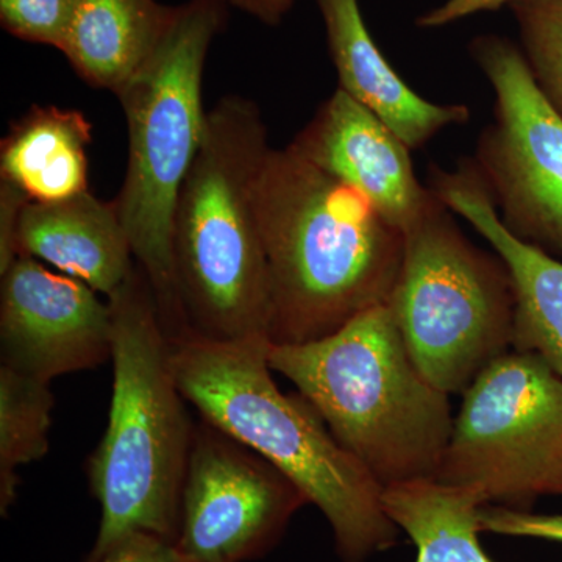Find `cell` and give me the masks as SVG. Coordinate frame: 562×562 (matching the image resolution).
Segmentation results:
<instances>
[{
    "mask_svg": "<svg viewBox=\"0 0 562 562\" xmlns=\"http://www.w3.org/2000/svg\"><path fill=\"white\" fill-rule=\"evenodd\" d=\"M106 301L113 313V395L105 432L85 465L102 513L85 562L98 561L133 532H150L176 546L195 422L173 375L171 341L154 292L138 265Z\"/></svg>",
    "mask_w": 562,
    "mask_h": 562,
    "instance_id": "3",
    "label": "cell"
},
{
    "mask_svg": "<svg viewBox=\"0 0 562 562\" xmlns=\"http://www.w3.org/2000/svg\"><path fill=\"white\" fill-rule=\"evenodd\" d=\"M55 397L50 383L0 366V514L9 517L20 469L49 452Z\"/></svg>",
    "mask_w": 562,
    "mask_h": 562,
    "instance_id": "19",
    "label": "cell"
},
{
    "mask_svg": "<svg viewBox=\"0 0 562 562\" xmlns=\"http://www.w3.org/2000/svg\"><path fill=\"white\" fill-rule=\"evenodd\" d=\"M225 7L227 0L180 5L161 46L114 94L128 132L127 171L114 202L169 341L190 335L173 266V217L205 135L203 70L211 43L227 21Z\"/></svg>",
    "mask_w": 562,
    "mask_h": 562,
    "instance_id": "6",
    "label": "cell"
},
{
    "mask_svg": "<svg viewBox=\"0 0 562 562\" xmlns=\"http://www.w3.org/2000/svg\"><path fill=\"white\" fill-rule=\"evenodd\" d=\"M79 0H0V24L14 38L61 52Z\"/></svg>",
    "mask_w": 562,
    "mask_h": 562,
    "instance_id": "21",
    "label": "cell"
},
{
    "mask_svg": "<svg viewBox=\"0 0 562 562\" xmlns=\"http://www.w3.org/2000/svg\"><path fill=\"white\" fill-rule=\"evenodd\" d=\"M303 492L261 454L201 416L194 422L181 492L176 549L188 562H249L266 557Z\"/></svg>",
    "mask_w": 562,
    "mask_h": 562,
    "instance_id": "10",
    "label": "cell"
},
{
    "mask_svg": "<svg viewBox=\"0 0 562 562\" xmlns=\"http://www.w3.org/2000/svg\"><path fill=\"white\" fill-rule=\"evenodd\" d=\"M512 9L532 79L562 117V0H522Z\"/></svg>",
    "mask_w": 562,
    "mask_h": 562,
    "instance_id": "20",
    "label": "cell"
},
{
    "mask_svg": "<svg viewBox=\"0 0 562 562\" xmlns=\"http://www.w3.org/2000/svg\"><path fill=\"white\" fill-rule=\"evenodd\" d=\"M383 505L416 547L414 562H495L480 541V512L487 505L482 492L417 479L384 487Z\"/></svg>",
    "mask_w": 562,
    "mask_h": 562,
    "instance_id": "18",
    "label": "cell"
},
{
    "mask_svg": "<svg viewBox=\"0 0 562 562\" xmlns=\"http://www.w3.org/2000/svg\"><path fill=\"white\" fill-rule=\"evenodd\" d=\"M428 188L469 222L508 268L516 299L513 349L536 355L562 376V260L508 232L472 158L458 162L453 171L430 166Z\"/></svg>",
    "mask_w": 562,
    "mask_h": 562,
    "instance_id": "13",
    "label": "cell"
},
{
    "mask_svg": "<svg viewBox=\"0 0 562 562\" xmlns=\"http://www.w3.org/2000/svg\"><path fill=\"white\" fill-rule=\"evenodd\" d=\"M291 149L360 192L402 233L432 194L417 179L412 150L372 111L336 90L297 133Z\"/></svg>",
    "mask_w": 562,
    "mask_h": 562,
    "instance_id": "12",
    "label": "cell"
},
{
    "mask_svg": "<svg viewBox=\"0 0 562 562\" xmlns=\"http://www.w3.org/2000/svg\"><path fill=\"white\" fill-rule=\"evenodd\" d=\"M91 140L92 124L80 110L33 105L0 143V179L33 203L90 191Z\"/></svg>",
    "mask_w": 562,
    "mask_h": 562,
    "instance_id": "17",
    "label": "cell"
},
{
    "mask_svg": "<svg viewBox=\"0 0 562 562\" xmlns=\"http://www.w3.org/2000/svg\"><path fill=\"white\" fill-rule=\"evenodd\" d=\"M268 360L383 490L436 479L453 430L450 395L422 375L390 306L317 341L271 342Z\"/></svg>",
    "mask_w": 562,
    "mask_h": 562,
    "instance_id": "5",
    "label": "cell"
},
{
    "mask_svg": "<svg viewBox=\"0 0 562 562\" xmlns=\"http://www.w3.org/2000/svg\"><path fill=\"white\" fill-rule=\"evenodd\" d=\"M269 339L171 341L173 375L198 416L283 472L316 506L342 562H366L397 543L383 487L347 452L303 395L283 394L269 366Z\"/></svg>",
    "mask_w": 562,
    "mask_h": 562,
    "instance_id": "2",
    "label": "cell"
},
{
    "mask_svg": "<svg viewBox=\"0 0 562 562\" xmlns=\"http://www.w3.org/2000/svg\"><path fill=\"white\" fill-rule=\"evenodd\" d=\"M403 236L402 268L386 305L422 375L446 394H464L513 349L512 276L494 250L464 235L435 194Z\"/></svg>",
    "mask_w": 562,
    "mask_h": 562,
    "instance_id": "7",
    "label": "cell"
},
{
    "mask_svg": "<svg viewBox=\"0 0 562 562\" xmlns=\"http://www.w3.org/2000/svg\"><path fill=\"white\" fill-rule=\"evenodd\" d=\"M236 9L246 11L268 25H279L290 13L294 0H227Z\"/></svg>",
    "mask_w": 562,
    "mask_h": 562,
    "instance_id": "26",
    "label": "cell"
},
{
    "mask_svg": "<svg viewBox=\"0 0 562 562\" xmlns=\"http://www.w3.org/2000/svg\"><path fill=\"white\" fill-rule=\"evenodd\" d=\"M18 257L47 262L110 299L135 272L116 202L81 192L60 202H29L18 231Z\"/></svg>",
    "mask_w": 562,
    "mask_h": 562,
    "instance_id": "15",
    "label": "cell"
},
{
    "mask_svg": "<svg viewBox=\"0 0 562 562\" xmlns=\"http://www.w3.org/2000/svg\"><path fill=\"white\" fill-rule=\"evenodd\" d=\"M260 106L221 99L173 217V266L190 333L220 342L269 339L271 292L257 214L269 150Z\"/></svg>",
    "mask_w": 562,
    "mask_h": 562,
    "instance_id": "4",
    "label": "cell"
},
{
    "mask_svg": "<svg viewBox=\"0 0 562 562\" xmlns=\"http://www.w3.org/2000/svg\"><path fill=\"white\" fill-rule=\"evenodd\" d=\"M172 542L150 532H133L94 562H180Z\"/></svg>",
    "mask_w": 562,
    "mask_h": 562,
    "instance_id": "23",
    "label": "cell"
},
{
    "mask_svg": "<svg viewBox=\"0 0 562 562\" xmlns=\"http://www.w3.org/2000/svg\"><path fill=\"white\" fill-rule=\"evenodd\" d=\"M269 341H317L386 305L405 236L360 192L291 149H271L257 184Z\"/></svg>",
    "mask_w": 562,
    "mask_h": 562,
    "instance_id": "1",
    "label": "cell"
},
{
    "mask_svg": "<svg viewBox=\"0 0 562 562\" xmlns=\"http://www.w3.org/2000/svg\"><path fill=\"white\" fill-rule=\"evenodd\" d=\"M480 527L482 532L492 535L562 543V513L538 514L484 505L480 512Z\"/></svg>",
    "mask_w": 562,
    "mask_h": 562,
    "instance_id": "22",
    "label": "cell"
},
{
    "mask_svg": "<svg viewBox=\"0 0 562 562\" xmlns=\"http://www.w3.org/2000/svg\"><path fill=\"white\" fill-rule=\"evenodd\" d=\"M316 2L339 90L372 111L409 150H419L446 128L471 120L469 106L427 101L398 76L366 27L358 0Z\"/></svg>",
    "mask_w": 562,
    "mask_h": 562,
    "instance_id": "14",
    "label": "cell"
},
{
    "mask_svg": "<svg viewBox=\"0 0 562 562\" xmlns=\"http://www.w3.org/2000/svg\"><path fill=\"white\" fill-rule=\"evenodd\" d=\"M179 9L157 0H79L61 52L81 80L116 94L161 46Z\"/></svg>",
    "mask_w": 562,
    "mask_h": 562,
    "instance_id": "16",
    "label": "cell"
},
{
    "mask_svg": "<svg viewBox=\"0 0 562 562\" xmlns=\"http://www.w3.org/2000/svg\"><path fill=\"white\" fill-rule=\"evenodd\" d=\"M0 277V366L50 383L111 361L113 313L98 291L27 257Z\"/></svg>",
    "mask_w": 562,
    "mask_h": 562,
    "instance_id": "11",
    "label": "cell"
},
{
    "mask_svg": "<svg viewBox=\"0 0 562 562\" xmlns=\"http://www.w3.org/2000/svg\"><path fill=\"white\" fill-rule=\"evenodd\" d=\"M469 50L494 91V120L472 158L476 173L508 232L562 260V117L513 41L482 35Z\"/></svg>",
    "mask_w": 562,
    "mask_h": 562,
    "instance_id": "9",
    "label": "cell"
},
{
    "mask_svg": "<svg viewBox=\"0 0 562 562\" xmlns=\"http://www.w3.org/2000/svg\"><path fill=\"white\" fill-rule=\"evenodd\" d=\"M516 2H522V0H446L442 5L422 14L416 24L420 29L446 27L472 14L498 10L506 3L513 5Z\"/></svg>",
    "mask_w": 562,
    "mask_h": 562,
    "instance_id": "25",
    "label": "cell"
},
{
    "mask_svg": "<svg viewBox=\"0 0 562 562\" xmlns=\"http://www.w3.org/2000/svg\"><path fill=\"white\" fill-rule=\"evenodd\" d=\"M436 479L517 512L562 495V376L516 349L487 366L462 394Z\"/></svg>",
    "mask_w": 562,
    "mask_h": 562,
    "instance_id": "8",
    "label": "cell"
},
{
    "mask_svg": "<svg viewBox=\"0 0 562 562\" xmlns=\"http://www.w3.org/2000/svg\"><path fill=\"white\" fill-rule=\"evenodd\" d=\"M29 199L7 181L0 183V276L18 258V231Z\"/></svg>",
    "mask_w": 562,
    "mask_h": 562,
    "instance_id": "24",
    "label": "cell"
},
{
    "mask_svg": "<svg viewBox=\"0 0 562 562\" xmlns=\"http://www.w3.org/2000/svg\"><path fill=\"white\" fill-rule=\"evenodd\" d=\"M180 562H188V561H184L183 558H181V561Z\"/></svg>",
    "mask_w": 562,
    "mask_h": 562,
    "instance_id": "27",
    "label": "cell"
}]
</instances>
